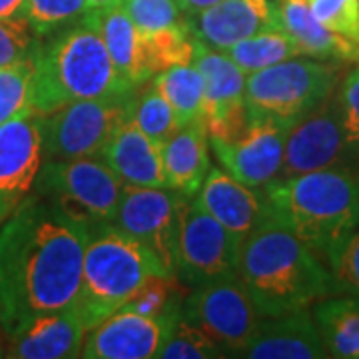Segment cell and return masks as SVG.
I'll use <instances>...</instances> for the list:
<instances>
[{"mask_svg":"<svg viewBox=\"0 0 359 359\" xmlns=\"http://www.w3.org/2000/svg\"><path fill=\"white\" fill-rule=\"evenodd\" d=\"M90 228L28 194L0 228V325L4 334L74 304Z\"/></svg>","mask_w":359,"mask_h":359,"instance_id":"1","label":"cell"},{"mask_svg":"<svg viewBox=\"0 0 359 359\" xmlns=\"http://www.w3.org/2000/svg\"><path fill=\"white\" fill-rule=\"evenodd\" d=\"M30 62V106L39 114L76 100L128 96L136 88L112 62L92 11L65 30L36 39Z\"/></svg>","mask_w":359,"mask_h":359,"instance_id":"2","label":"cell"},{"mask_svg":"<svg viewBox=\"0 0 359 359\" xmlns=\"http://www.w3.org/2000/svg\"><path fill=\"white\" fill-rule=\"evenodd\" d=\"M238 276L262 318L309 308L337 294L325 262L273 219L244 242Z\"/></svg>","mask_w":359,"mask_h":359,"instance_id":"3","label":"cell"},{"mask_svg":"<svg viewBox=\"0 0 359 359\" xmlns=\"http://www.w3.org/2000/svg\"><path fill=\"white\" fill-rule=\"evenodd\" d=\"M269 219L327 259L359 228V168H330L264 188Z\"/></svg>","mask_w":359,"mask_h":359,"instance_id":"4","label":"cell"},{"mask_svg":"<svg viewBox=\"0 0 359 359\" xmlns=\"http://www.w3.org/2000/svg\"><path fill=\"white\" fill-rule=\"evenodd\" d=\"M154 273H168L158 257L114 224L90 228L74 308L86 332L128 304Z\"/></svg>","mask_w":359,"mask_h":359,"instance_id":"5","label":"cell"},{"mask_svg":"<svg viewBox=\"0 0 359 359\" xmlns=\"http://www.w3.org/2000/svg\"><path fill=\"white\" fill-rule=\"evenodd\" d=\"M344 62L295 56L245 74L244 100L250 116L294 124L321 104L344 76Z\"/></svg>","mask_w":359,"mask_h":359,"instance_id":"6","label":"cell"},{"mask_svg":"<svg viewBox=\"0 0 359 359\" xmlns=\"http://www.w3.org/2000/svg\"><path fill=\"white\" fill-rule=\"evenodd\" d=\"M124 182L98 158L44 160L34 194L88 228L112 224Z\"/></svg>","mask_w":359,"mask_h":359,"instance_id":"7","label":"cell"},{"mask_svg":"<svg viewBox=\"0 0 359 359\" xmlns=\"http://www.w3.org/2000/svg\"><path fill=\"white\" fill-rule=\"evenodd\" d=\"M128 96L76 100L42 114L44 160L100 158L116 128L128 118Z\"/></svg>","mask_w":359,"mask_h":359,"instance_id":"8","label":"cell"},{"mask_svg":"<svg viewBox=\"0 0 359 359\" xmlns=\"http://www.w3.org/2000/svg\"><path fill=\"white\" fill-rule=\"evenodd\" d=\"M242 248L244 242L194 198L182 219L176 276L190 290L238 278Z\"/></svg>","mask_w":359,"mask_h":359,"instance_id":"9","label":"cell"},{"mask_svg":"<svg viewBox=\"0 0 359 359\" xmlns=\"http://www.w3.org/2000/svg\"><path fill=\"white\" fill-rule=\"evenodd\" d=\"M188 204L190 198L170 188L124 184L112 224L146 245L168 273H176L180 230Z\"/></svg>","mask_w":359,"mask_h":359,"instance_id":"10","label":"cell"},{"mask_svg":"<svg viewBox=\"0 0 359 359\" xmlns=\"http://www.w3.org/2000/svg\"><path fill=\"white\" fill-rule=\"evenodd\" d=\"M182 320L210 335L228 358H236L252 339L262 316L238 276L194 287L184 297Z\"/></svg>","mask_w":359,"mask_h":359,"instance_id":"11","label":"cell"},{"mask_svg":"<svg viewBox=\"0 0 359 359\" xmlns=\"http://www.w3.org/2000/svg\"><path fill=\"white\" fill-rule=\"evenodd\" d=\"M334 92L290 126L278 180L330 168H359V154L344 134Z\"/></svg>","mask_w":359,"mask_h":359,"instance_id":"12","label":"cell"},{"mask_svg":"<svg viewBox=\"0 0 359 359\" xmlns=\"http://www.w3.org/2000/svg\"><path fill=\"white\" fill-rule=\"evenodd\" d=\"M184 299L174 302L158 316H142L120 308L84 335L80 358L150 359L158 358L178 325Z\"/></svg>","mask_w":359,"mask_h":359,"instance_id":"13","label":"cell"},{"mask_svg":"<svg viewBox=\"0 0 359 359\" xmlns=\"http://www.w3.org/2000/svg\"><path fill=\"white\" fill-rule=\"evenodd\" d=\"M192 65L204 78V124L208 140H236L250 124L245 72L224 52L194 39Z\"/></svg>","mask_w":359,"mask_h":359,"instance_id":"14","label":"cell"},{"mask_svg":"<svg viewBox=\"0 0 359 359\" xmlns=\"http://www.w3.org/2000/svg\"><path fill=\"white\" fill-rule=\"evenodd\" d=\"M290 122L250 116L248 128L230 142L208 140L219 168L250 188H266L278 180L283 164Z\"/></svg>","mask_w":359,"mask_h":359,"instance_id":"15","label":"cell"},{"mask_svg":"<svg viewBox=\"0 0 359 359\" xmlns=\"http://www.w3.org/2000/svg\"><path fill=\"white\" fill-rule=\"evenodd\" d=\"M40 124L32 108L0 124V226L34 190L44 162Z\"/></svg>","mask_w":359,"mask_h":359,"instance_id":"16","label":"cell"},{"mask_svg":"<svg viewBox=\"0 0 359 359\" xmlns=\"http://www.w3.org/2000/svg\"><path fill=\"white\" fill-rule=\"evenodd\" d=\"M188 18L194 39L219 52L259 32L283 30L276 0H222Z\"/></svg>","mask_w":359,"mask_h":359,"instance_id":"17","label":"cell"},{"mask_svg":"<svg viewBox=\"0 0 359 359\" xmlns=\"http://www.w3.org/2000/svg\"><path fill=\"white\" fill-rule=\"evenodd\" d=\"M86 327L78 309L68 306L58 311L40 313L8 332L6 358L70 359L80 358Z\"/></svg>","mask_w":359,"mask_h":359,"instance_id":"18","label":"cell"},{"mask_svg":"<svg viewBox=\"0 0 359 359\" xmlns=\"http://www.w3.org/2000/svg\"><path fill=\"white\" fill-rule=\"evenodd\" d=\"M224 228L245 242L269 219L264 188H250L230 176L224 168L208 170L200 194L196 196Z\"/></svg>","mask_w":359,"mask_h":359,"instance_id":"19","label":"cell"},{"mask_svg":"<svg viewBox=\"0 0 359 359\" xmlns=\"http://www.w3.org/2000/svg\"><path fill=\"white\" fill-rule=\"evenodd\" d=\"M236 358L250 359H321L327 358L311 309L262 318L257 330Z\"/></svg>","mask_w":359,"mask_h":359,"instance_id":"20","label":"cell"},{"mask_svg":"<svg viewBox=\"0 0 359 359\" xmlns=\"http://www.w3.org/2000/svg\"><path fill=\"white\" fill-rule=\"evenodd\" d=\"M100 158L124 184L168 188L160 144L148 138L130 118L116 128Z\"/></svg>","mask_w":359,"mask_h":359,"instance_id":"21","label":"cell"},{"mask_svg":"<svg viewBox=\"0 0 359 359\" xmlns=\"http://www.w3.org/2000/svg\"><path fill=\"white\" fill-rule=\"evenodd\" d=\"M160 150L168 188L194 200L204 184L208 170L212 168L204 120L178 126L160 146Z\"/></svg>","mask_w":359,"mask_h":359,"instance_id":"22","label":"cell"},{"mask_svg":"<svg viewBox=\"0 0 359 359\" xmlns=\"http://www.w3.org/2000/svg\"><path fill=\"white\" fill-rule=\"evenodd\" d=\"M282 28L299 44L306 56L335 60V62H359V44L344 39L321 25L309 8L308 0H276Z\"/></svg>","mask_w":359,"mask_h":359,"instance_id":"23","label":"cell"},{"mask_svg":"<svg viewBox=\"0 0 359 359\" xmlns=\"http://www.w3.org/2000/svg\"><path fill=\"white\" fill-rule=\"evenodd\" d=\"M92 13L118 72L132 86H140L144 82L152 80L154 74L148 66L144 39L140 30L130 20L128 14L124 13V8L122 6L92 8Z\"/></svg>","mask_w":359,"mask_h":359,"instance_id":"24","label":"cell"},{"mask_svg":"<svg viewBox=\"0 0 359 359\" xmlns=\"http://www.w3.org/2000/svg\"><path fill=\"white\" fill-rule=\"evenodd\" d=\"M311 313L318 323L327 358L359 359L358 295H327L313 304Z\"/></svg>","mask_w":359,"mask_h":359,"instance_id":"25","label":"cell"},{"mask_svg":"<svg viewBox=\"0 0 359 359\" xmlns=\"http://www.w3.org/2000/svg\"><path fill=\"white\" fill-rule=\"evenodd\" d=\"M152 80L172 106L178 126L204 120V78L192 62L162 70Z\"/></svg>","mask_w":359,"mask_h":359,"instance_id":"26","label":"cell"},{"mask_svg":"<svg viewBox=\"0 0 359 359\" xmlns=\"http://www.w3.org/2000/svg\"><path fill=\"white\" fill-rule=\"evenodd\" d=\"M224 54L240 66L245 74H252L256 70L290 60L295 56H306L299 44L285 30L259 32L256 36L231 44L230 48L224 50Z\"/></svg>","mask_w":359,"mask_h":359,"instance_id":"27","label":"cell"},{"mask_svg":"<svg viewBox=\"0 0 359 359\" xmlns=\"http://www.w3.org/2000/svg\"><path fill=\"white\" fill-rule=\"evenodd\" d=\"M128 118L138 128L160 146L178 130V120L172 106L162 96L154 80L136 86L130 94Z\"/></svg>","mask_w":359,"mask_h":359,"instance_id":"28","label":"cell"},{"mask_svg":"<svg viewBox=\"0 0 359 359\" xmlns=\"http://www.w3.org/2000/svg\"><path fill=\"white\" fill-rule=\"evenodd\" d=\"M92 11L88 0H26L20 18L34 39H46L82 20Z\"/></svg>","mask_w":359,"mask_h":359,"instance_id":"29","label":"cell"},{"mask_svg":"<svg viewBox=\"0 0 359 359\" xmlns=\"http://www.w3.org/2000/svg\"><path fill=\"white\" fill-rule=\"evenodd\" d=\"M152 74L168 70L172 66L190 65L194 56V34L190 18L188 22L152 36H142Z\"/></svg>","mask_w":359,"mask_h":359,"instance_id":"30","label":"cell"},{"mask_svg":"<svg viewBox=\"0 0 359 359\" xmlns=\"http://www.w3.org/2000/svg\"><path fill=\"white\" fill-rule=\"evenodd\" d=\"M142 36H152L188 22L178 0H122L120 4Z\"/></svg>","mask_w":359,"mask_h":359,"instance_id":"31","label":"cell"},{"mask_svg":"<svg viewBox=\"0 0 359 359\" xmlns=\"http://www.w3.org/2000/svg\"><path fill=\"white\" fill-rule=\"evenodd\" d=\"M30 90H32L30 60L0 68V124L32 108Z\"/></svg>","mask_w":359,"mask_h":359,"instance_id":"32","label":"cell"},{"mask_svg":"<svg viewBox=\"0 0 359 359\" xmlns=\"http://www.w3.org/2000/svg\"><path fill=\"white\" fill-rule=\"evenodd\" d=\"M158 358L164 359H210V358H228L226 351L202 330L182 320L180 316L178 325L172 332L166 346L158 353Z\"/></svg>","mask_w":359,"mask_h":359,"instance_id":"33","label":"cell"},{"mask_svg":"<svg viewBox=\"0 0 359 359\" xmlns=\"http://www.w3.org/2000/svg\"><path fill=\"white\" fill-rule=\"evenodd\" d=\"M308 4L325 28L359 44V0H308Z\"/></svg>","mask_w":359,"mask_h":359,"instance_id":"34","label":"cell"},{"mask_svg":"<svg viewBox=\"0 0 359 359\" xmlns=\"http://www.w3.org/2000/svg\"><path fill=\"white\" fill-rule=\"evenodd\" d=\"M334 96L344 134L349 146L359 154V65L341 76Z\"/></svg>","mask_w":359,"mask_h":359,"instance_id":"35","label":"cell"},{"mask_svg":"<svg viewBox=\"0 0 359 359\" xmlns=\"http://www.w3.org/2000/svg\"><path fill=\"white\" fill-rule=\"evenodd\" d=\"M337 294L359 297V228L327 259Z\"/></svg>","mask_w":359,"mask_h":359,"instance_id":"36","label":"cell"},{"mask_svg":"<svg viewBox=\"0 0 359 359\" xmlns=\"http://www.w3.org/2000/svg\"><path fill=\"white\" fill-rule=\"evenodd\" d=\"M34 42L25 18H0V68L30 60Z\"/></svg>","mask_w":359,"mask_h":359,"instance_id":"37","label":"cell"},{"mask_svg":"<svg viewBox=\"0 0 359 359\" xmlns=\"http://www.w3.org/2000/svg\"><path fill=\"white\" fill-rule=\"evenodd\" d=\"M218 2H222V0H178L180 8H182V13L186 14V16L202 13V11L218 4Z\"/></svg>","mask_w":359,"mask_h":359,"instance_id":"38","label":"cell"},{"mask_svg":"<svg viewBox=\"0 0 359 359\" xmlns=\"http://www.w3.org/2000/svg\"><path fill=\"white\" fill-rule=\"evenodd\" d=\"M26 0H0V18H20Z\"/></svg>","mask_w":359,"mask_h":359,"instance_id":"39","label":"cell"},{"mask_svg":"<svg viewBox=\"0 0 359 359\" xmlns=\"http://www.w3.org/2000/svg\"><path fill=\"white\" fill-rule=\"evenodd\" d=\"M92 8H112V6H120L122 0H88Z\"/></svg>","mask_w":359,"mask_h":359,"instance_id":"40","label":"cell"},{"mask_svg":"<svg viewBox=\"0 0 359 359\" xmlns=\"http://www.w3.org/2000/svg\"><path fill=\"white\" fill-rule=\"evenodd\" d=\"M0 358H6V347H4V341H2V335H0Z\"/></svg>","mask_w":359,"mask_h":359,"instance_id":"41","label":"cell"},{"mask_svg":"<svg viewBox=\"0 0 359 359\" xmlns=\"http://www.w3.org/2000/svg\"><path fill=\"white\" fill-rule=\"evenodd\" d=\"M358 65H359V62H358Z\"/></svg>","mask_w":359,"mask_h":359,"instance_id":"42","label":"cell"}]
</instances>
